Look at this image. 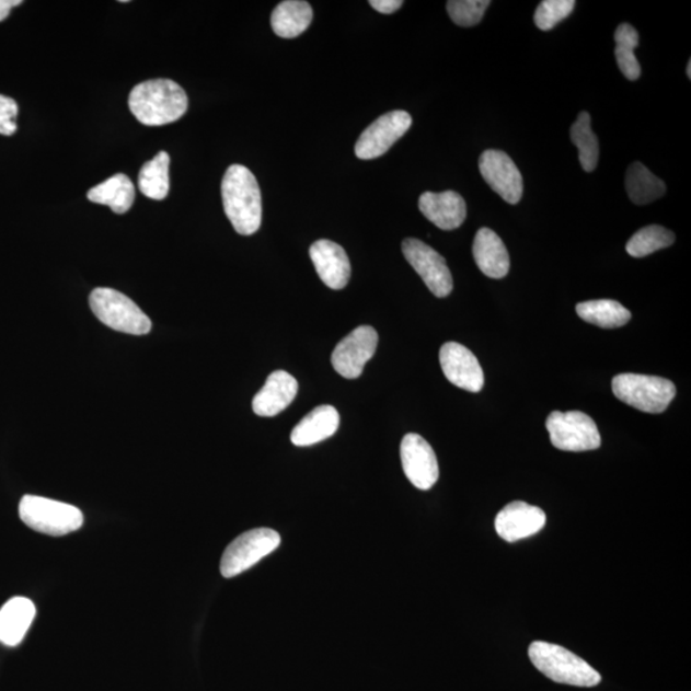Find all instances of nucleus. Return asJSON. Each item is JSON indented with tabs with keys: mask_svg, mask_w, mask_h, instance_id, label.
I'll list each match as a JSON object with an SVG mask.
<instances>
[{
	"mask_svg": "<svg viewBox=\"0 0 691 691\" xmlns=\"http://www.w3.org/2000/svg\"><path fill=\"white\" fill-rule=\"evenodd\" d=\"M128 106L140 124L157 127L176 123L187 111L188 99L177 82L149 80L136 85Z\"/></svg>",
	"mask_w": 691,
	"mask_h": 691,
	"instance_id": "obj_1",
	"label": "nucleus"
},
{
	"mask_svg": "<svg viewBox=\"0 0 691 691\" xmlns=\"http://www.w3.org/2000/svg\"><path fill=\"white\" fill-rule=\"evenodd\" d=\"M226 216L242 237H250L262 226V194L260 184L246 166L233 164L222 181Z\"/></svg>",
	"mask_w": 691,
	"mask_h": 691,
	"instance_id": "obj_2",
	"label": "nucleus"
},
{
	"mask_svg": "<svg viewBox=\"0 0 691 691\" xmlns=\"http://www.w3.org/2000/svg\"><path fill=\"white\" fill-rule=\"evenodd\" d=\"M529 658L537 670L554 682L594 688L602 681V676L586 660L557 644L533 642L529 647Z\"/></svg>",
	"mask_w": 691,
	"mask_h": 691,
	"instance_id": "obj_3",
	"label": "nucleus"
},
{
	"mask_svg": "<svg viewBox=\"0 0 691 691\" xmlns=\"http://www.w3.org/2000/svg\"><path fill=\"white\" fill-rule=\"evenodd\" d=\"M612 392L624 404L643 413L666 412L676 396V387L666 378L625 373L612 379Z\"/></svg>",
	"mask_w": 691,
	"mask_h": 691,
	"instance_id": "obj_4",
	"label": "nucleus"
},
{
	"mask_svg": "<svg viewBox=\"0 0 691 691\" xmlns=\"http://www.w3.org/2000/svg\"><path fill=\"white\" fill-rule=\"evenodd\" d=\"M89 302L99 321L114 331L133 336H143L151 331L149 316L123 292L113 288H95Z\"/></svg>",
	"mask_w": 691,
	"mask_h": 691,
	"instance_id": "obj_5",
	"label": "nucleus"
},
{
	"mask_svg": "<svg viewBox=\"0 0 691 691\" xmlns=\"http://www.w3.org/2000/svg\"><path fill=\"white\" fill-rule=\"evenodd\" d=\"M19 511L25 526L51 537L70 534L83 523V515L78 507L39 496L22 498Z\"/></svg>",
	"mask_w": 691,
	"mask_h": 691,
	"instance_id": "obj_6",
	"label": "nucleus"
},
{
	"mask_svg": "<svg viewBox=\"0 0 691 691\" xmlns=\"http://www.w3.org/2000/svg\"><path fill=\"white\" fill-rule=\"evenodd\" d=\"M279 544L280 537L276 530L262 528L246 531L227 546L220 561V573L227 579L234 578L275 552Z\"/></svg>",
	"mask_w": 691,
	"mask_h": 691,
	"instance_id": "obj_7",
	"label": "nucleus"
},
{
	"mask_svg": "<svg viewBox=\"0 0 691 691\" xmlns=\"http://www.w3.org/2000/svg\"><path fill=\"white\" fill-rule=\"evenodd\" d=\"M551 444L561 451H594L601 446L597 424L581 412H553L545 422Z\"/></svg>",
	"mask_w": 691,
	"mask_h": 691,
	"instance_id": "obj_8",
	"label": "nucleus"
},
{
	"mask_svg": "<svg viewBox=\"0 0 691 691\" xmlns=\"http://www.w3.org/2000/svg\"><path fill=\"white\" fill-rule=\"evenodd\" d=\"M402 253L406 261L422 277L430 292L437 298H446L453 290V279L442 255L416 239L402 242Z\"/></svg>",
	"mask_w": 691,
	"mask_h": 691,
	"instance_id": "obj_9",
	"label": "nucleus"
},
{
	"mask_svg": "<svg viewBox=\"0 0 691 691\" xmlns=\"http://www.w3.org/2000/svg\"><path fill=\"white\" fill-rule=\"evenodd\" d=\"M413 118L405 111H393L379 117L364 131L355 146V154L362 161L382 157L412 127Z\"/></svg>",
	"mask_w": 691,
	"mask_h": 691,
	"instance_id": "obj_10",
	"label": "nucleus"
},
{
	"mask_svg": "<svg viewBox=\"0 0 691 691\" xmlns=\"http://www.w3.org/2000/svg\"><path fill=\"white\" fill-rule=\"evenodd\" d=\"M377 346L378 333L373 326H358L334 348L332 366L346 379L359 378L367 362L373 358Z\"/></svg>",
	"mask_w": 691,
	"mask_h": 691,
	"instance_id": "obj_11",
	"label": "nucleus"
},
{
	"mask_svg": "<svg viewBox=\"0 0 691 691\" xmlns=\"http://www.w3.org/2000/svg\"><path fill=\"white\" fill-rule=\"evenodd\" d=\"M401 462L404 473L417 490L428 491L439 477V467L436 452L422 436L408 433L402 439Z\"/></svg>",
	"mask_w": 691,
	"mask_h": 691,
	"instance_id": "obj_12",
	"label": "nucleus"
},
{
	"mask_svg": "<svg viewBox=\"0 0 691 691\" xmlns=\"http://www.w3.org/2000/svg\"><path fill=\"white\" fill-rule=\"evenodd\" d=\"M483 178L508 204H518L523 193L521 173L513 159L500 150H487L481 156Z\"/></svg>",
	"mask_w": 691,
	"mask_h": 691,
	"instance_id": "obj_13",
	"label": "nucleus"
},
{
	"mask_svg": "<svg viewBox=\"0 0 691 691\" xmlns=\"http://www.w3.org/2000/svg\"><path fill=\"white\" fill-rule=\"evenodd\" d=\"M440 367L448 381L461 390L477 393L484 387V373L475 355L465 346L447 342L439 352Z\"/></svg>",
	"mask_w": 691,
	"mask_h": 691,
	"instance_id": "obj_14",
	"label": "nucleus"
},
{
	"mask_svg": "<svg viewBox=\"0 0 691 691\" xmlns=\"http://www.w3.org/2000/svg\"><path fill=\"white\" fill-rule=\"evenodd\" d=\"M546 516L542 508L522 500L508 504L497 515V534L508 543L533 537L545 527Z\"/></svg>",
	"mask_w": 691,
	"mask_h": 691,
	"instance_id": "obj_15",
	"label": "nucleus"
},
{
	"mask_svg": "<svg viewBox=\"0 0 691 691\" xmlns=\"http://www.w3.org/2000/svg\"><path fill=\"white\" fill-rule=\"evenodd\" d=\"M310 257L322 283L332 290H342L352 277L350 260L341 245L319 240L310 247Z\"/></svg>",
	"mask_w": 691,
	"mask_h": 691,
	"instance_id": "obj_16",
	"label": "nucleus"
},
{
	"mask_svg": "<svg viewBox=\"0 0 691 691\" xmlns=\"http://www.w3.org/2000/svg\"><path fill=\"white\" fill-rule=\"evenodd\" d=\"M419 209L425 218L444 231L461 227L468 212L464 197L454 192L424 193L419 199Z\"/></svg>",
	"mask_w": 691,
	"mask_h": 691,
	"instance_id": "obj_17",
	"label": "nucleus"
},
{
	"mask_svg": "<svg viewBox=\"0 0 691 691\" xmlns=\"http://www.w3.org/2000/svg\"><path fill=\"white\" fill-rule=\"evenodd\" d=\"M299 383L285 370H276L263 389L255 394L253 410L256 415L272 417L283 413L298 394Z\"/></svg>",
	"mask_w": 691,
	"mask_h": 691,
	"instance_id": "obj_18",
	"label": "nucleus"
},
{
	"mask_svg": "<svg viewBox=\"0 0 691 691\" xmlns=\"http://www.w3.org/2000/svg\"><path fill=\"white\" fill-rule=\"evenodd\" d=\"M473 255L477 268L490 278L500 279L510 270V255L504 241L490 228H481L474 239Z\"/></svg>",
	"mask_w": 691,
	"mask_h": 691,
	"instance_id": "obj_19",
	"label": "nucleus"
},
{
	"mask_svg": "<svg viewBox=\"0 0 691 691\" xmlns=\"http://www.w3.org/2000/svg\"><path fill=\"white\" fill-rule=\"evenodd\" d=\"M35 617V604L28 598L10 599L0 609V643L7 647H16L24 641Z\"/></svg>",
	"mask_w": 691,
	"mask_h": 691,
	"instance_id": "obj_20",
	"label": "nucleus"
},
{
	"mask_svg": "<svg viewBox=\"0 0 691 691\" xmlns=\"http://www.w3.org/2000/svg\"><path fill=\"white\" fill-rule=\"evenodd\" d=\"M339 427V414L331 405L318 406L296 425L291 442L298 447L313 446L331 438Z\"/></svg>",
	"mask_w": 691,
	"mask_h": 691,
	"instance_id": "obj_21",
	"label": "nucleus"
},
{
	"mask_svg": "<svg viewBox=\"0 0 691 691\" xmlns=\"http://www.w3.org/2000/svg\"><path fill=\"white\" fill-rule=\"evenodd\" d=\"M313 21V9L301 0H286L272 13L273 32L284 39H293L306 33Z\"/></svg>",
	"mask_w": 691,
	"mask_h": 691,
	"instance_id": "obj_22",
	"label": "nucleus"
},
{
	"mask_svg": "<svg viewBox=\"0 0 691 691\" xmlns=\"http://www.w3.org/2000/svg\"><path fill=\"white\" fill-rule=\"evenodd\" d=\"M88 199L91 203L106 205L117 215H125L133 207L135 186L126 174H114L113 177L91 188Z\"/></svg>",
	"mask_w": 691,
	"mask_h": 691,
	"instance_id": "obj_23",
	"label": "nucleus"
},
{
	"mask_svg": "<svg viewBox=\"0 0 691 691\" xmlns=\"http://www.w3.org/2000/svg\"><path fill=\"white\" fill-rule=\"evenodd\" d=\"M576 313L584 322L604 330L620 329L629 323L632 313L614 300H591L578 303Z\"/></svg>",
	"mask_w": 691,
	"mask_h": 691,
	"instance_id": "obj_24",
	"label": "nucleus"
},
{
	"mask_svg": "<svg viewBox=\"0 0 691 691\" xmlns=\"http://www.w3.org/2000/svg\"><path fill=\"white\" fill-rule=\"evenodd\" d=\"M625 184L630 200L636 205L656 201L666 194L665 182L640 162L629 166Z\"/></svg>",
	"mask_w": 691,
	"mask_h": 691,
	"instance_id": "obj_25",
	"label": "nucleus"
},
{
	"mask_svg": "<svg viewBox=\"0 0 691 691\" xmlns=\"http://www.w3.org/2000/svg\"><path fill=\"white\" fill-rule=\"evenodd\" d=\"M171 158L165 151L142 165L139 173L140 192L153 200H163L170 193Z\"/></svg>",
	"mask_w": 691,
	"mask_h": 691,
	"instance_id": "obj_26",
	"label": "nucleus"
},
{
	"mask_svg": "<svg viewBox=\"0 0 691 691\" xmlns=\"http://www.w3.org/2000/svg\"><path fill=\"white\" fill-rule=\"evenodd\" d=\"M572 141L579 149V161L583 170L594 172L599 159V142L591 130V118L588 112H581L572 126Z\"/></svg>",
	"mask_w": 691,
	"mask_h": 691,
	"instance_id": "obj_27",
	"label": "nucleus"
},
{
	"mask_svg": "<svg viewBox=\"0 0 691 691\" xmlns=\"http://www.w3.org/2000/svg\"><path fill=\"white\" fill-rule=\"evenodd\" d=\"M614 42H617V56L620 71L630 81H635L641 78L642 68L634 55V50L640 45V34H637L635 27L629 24H621L617 34H614Z\"/></svg>",
	"mask_w": 691,
	"mask_h": 691,
	"instance_id": "obj_28",
	"label": "nucleus"
},
{
	"mask_svg": "<svg viewBox=\"0 0 691 691\" xmlns=\"http://www.w3.org/2000/svg\"><path fill=\"white\" fill-rule=\"evenodd\" d=\"M675 234L663 226H648L637 231L629 240L626 252L630 256L644 257L658 252L660 249L671 246Z\"/></svg>",
	"mask_w": 691,
	"mask_h": 691,
	"instance_id": "obj_29",
	"label": "nucleus"
},
{
	"mask_svg": "<svg viewBox=\"0 0 691 691\" xmlns=\"http://www.w3.org/2000/svg\"><path fill=\"white\" fill-rule=\"evenodd\" d=\"M490 5L488 0H450L447 12L456 25L473 27L480 24Z\"/></svg>",
	"mask_w": 691,
	"mask_h": 691,
	"instance_id": "obj_30",
	"label": "nucleus"
},
{
	"mask_svg": "<svg viewBox=\"0 0 691 691\" xmlns=\"http://www.w3.org/2000/svg\"><path fill=\"white\" fill-rule=\"evenodd\" d=\"M575 5L574 0H544L535 11V25L543 32H550L572 14Z\"/></svg>",
	"mask_w": 691,
	"mask_h": 691,
	"instance_id": "obj_31",
	"label": "nucleus"
},
{
	"mask_svg": "<svg viewBox=\"0 0 691 691\" xmlns=\"http://www.w3.org/2000/svg\"><path fill=\"white\" fill-rule=\"evenodd\" d=\"M19 105L13 99L0 95V135L12 136L18 131Z\"/></svg>",
	"mask_w": 691,
	"mask_h": 691,
	"instance_id": "obj_32",
	"label": "nucleus"
},
{
	"mask_svg": "<svg viewBox=\"0 0 691 691\" xmlns=\"http://www.w3.org/2000/svg\"><path fill=\"white\" fill-rule=\"evenodd\" d=\"M369 4L378 12L392 14L398 12L404 5V2H401V0H370Z\"/></svg>",
	"mask_w": 691,
	"mask_h": 691,
	"instance_id": "obj_33",
	"label": "nucleus"
},
{
	"mask_svg": "<svg viewBox=\"0 0 691 691\" xmlns=\"http://www.w3.org/2000/svg\"><path fill=\"white\" fill-rule=\"evenodd\" d=\"M20 4L21 0H0V22L9 18L11 10Z\"/></svg>",
	"mask_w": 691,
	"mask_h": 691,
	"instance_id": "obj_34",
	"label": "nucleus"
},
{
	"mask_svg": "<svg viewBox=\"0 0 691 691\" xmlns=\"http://www.w3.org/2000/svg\"><path fill=\"white\" fill-rule=\"evenodd\" d=\"M688 78H689V80L691 79V62H690V60H689V64H688Z\"/></svg>",
	"mask_w": 691,
	"mask_h": 691,
	"instance_id": "obj_35",
	"label": "nucleus"
}]
</instances>
